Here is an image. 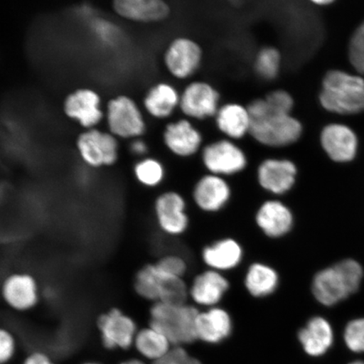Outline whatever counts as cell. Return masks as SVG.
<instances>
[{"mask_svg": "<svg viewBox=\"0 0 364 364\" xmlns=\"http://www.w3.org/2000/svg\"><path fill=\"white\" fill-rule=\"evenodd\" d=\"M363 269L353 258H343L314 274L311 292L318 306L329 311L356 294L362 284Z\"/></svg>", "mask_w": 364, "mask_h": 364, "instance_id": "obj_1", "label": "cell"}, {"mask_svg": "<svg viewBox=\"0 0 364 364\" xmlns=\"http://www.w3.org/2000/svg\"><path fill=\"white\" fill-rule=\"evenodd\" d=\"M250 120V134L267 147L289 146L301 138L303 126L297 118L272 112L264 98L254 100L247 107Z\"/></svg>", "mask_w": 364, "mask_h": 364, "instance_id": "obj_2", "label": "cell"}, {"mask_svg": "<svg viewBox=\"0 0 364 364\" xmlns=\"http://www.w3.org/2000/svg\"><path fill=\"white\" fill-rule=\"evenodd\" d=\"M199 311L190 302L151 304L149 325L162 332L173 347H186L198 341L196 321Z\"/></svg>", "mask_w": 364, "mask_h": 364, "instance_id": "obj_3", "label": "cell"}, {"mask_svg": "<svg viewBox=\"0 0 364 364\" xmlns=\"http://www.w3.org/2000/svg\"><path fill=\"white\" fill-rule=\"evenodd\" d=\"M326 111L352 115L364 111V80L341 70L327 72L318 94Z\"/></svg>", "mask_w": 364, "mask_h": 364, "instance_id": "obj_4", "label": "cell"}, {"mask_svg": "<svg viewBox=\"0 0 364 364\" xmlns=\"http://www.w3.org/2000/svg\"><path fill=\"white\" fill-rule=\"evenodd\" d=\"M133 285L135 294L151 304L189 302L188 279L168 274L156 262L139 268L135 273Z\"/></svg>", "mask_w": 364, "mask_h": 364, "instance_id": "obj_5", "label": "cell"}, {"mask_svg": "<svg viewBox=\"0 0 364 364\" xmlns=\"http://www.w3.org/2000/svg\"><path fill=\"white\" fill-rule=\"evenodd\" d=\"M109 133L117 139L142 138L147 124L144 114L135 100L127 95H118L109 100L105 111Z\"/></svg>", "mask_w": 364, "mask_h": 364, "instance_id": "obj_6", "label": "cell"}, {"mask_svg": "<svg viewBox=\"0 0 364 364\" xmlns=\"http://www.w3.org/2000/svg\"><path fill=\"white\" fill-rule=\"evenodd\" d=\"M154 215L161 233L171 238H180L188 233L192 217L188 200L175 190L159 194L154 202Z\"/></svg>", "mask_w": 364, "mask_h": 364, "instance_id": "obj_7", "label": "cell"}, {"mask_svg": "<svg viewBox=\"0 0 364 364\" xmlns=\"http://www.w3.org/2000/svg\"><path fill=\"white\" fill-rule=\"evenodd\" d=\"M75 146L86 166L93 169L111 167L119 159V143L108 131L84 130L77 136Z\"/></svg>", "mask_w": 364, "mask_h": 364, "instance_id": "obj_8", "label": "cell"}, {"mask_svg": "<svg viewBox=\"0 0 364 364\" xmlns=\"http://www.w3.org/2000/svg\"><path fill=\"white\" fill-rule=\"evenodd\" d=\"M298 177L297 166L287 159H265L256 173L259 188L269 198H286L297 186Z\"/></svg>", "mask_w": 364, "mask_h": 364, "instance_id": "obj_9", "label": "cell"}, {"mask_svg": "<svg viewBox=\"0 0 364 364\" xmlns=\"http://www.w3.org/2000/svg\"><path fill=\"white\" fill-rule=\"evenodd\" d=\"M259 231L271 240H280L292 234L296 225L293 208L283 198H268L255 213Z\"/></svg>", "mask_w": 364, "mask_h": 364, "instance_id": "obj_10", "label": "cell"}, {"mask_svg": "<svg viewBox=\"0 0 364 364\" xmlns=\"http://www.w3.org/2000/svg\"><path fill=\"white\" fill-rule=\"evenodd\" d=\"M234 190L225 177L208 174L196 181L191 200L200 213L215 215L225 210L233 198Z\"/></svg>", "mask_w": 364, "mask_h": 364, "instance_id": "obj_11", "label": "cell"}, {"mask_svg": "<svg viewBox=\"0 0 364 364\" xmlns=\"http://www.w3.org/2000/svg\"><path fill=\"white\" fill-rule=\"evenodd\" d=\"M97 330L103 347L107 350H129L134 347L138 325L122 309L112 307L97 318Z\"/></svg>", "mask_w": 364, "mask_h": 364, "instance_id": "obj_12", "label": "cell"}, {"mask_svg": "<svg viewBox=\"0 0 364 364\" xmlns=\"http://www.w3.org/2000/svg\"><path fill=\"white\" fill-rule=\"evenodd\" d=\"M189 302L199 309L220 306L231 289L225 273L204 268L188 280Z\"/></svg>", "mask_w": 364, "mask_h": 364, "instance_id": "obj_13", "label": "cell"}, {"mask_svg": "<svg viewBox=\"0 0 364 364\" xmlns=\"http://www.w3.org/2000/svg\"><path fill=\"white\" fill-rule=\"evenodd\" d=\"M202 161L209 174L225 178L243 172L248 163L243 150L230 140L207 145L203 150Z\"/></svg>", "mask_w": 364, "mask_h": 364, "instance_id": "obj_14", "label": "cell"}, {"mask_svg": "<svg viewBox=\"0 0 364 364\" xmlns=\"http://www.w3.org/2000/svg\"><path fill=\"white\" fill-rule=\"evenodd\" d=\"M101 95L90 88H79L66 95L63 111L70 120L75 121L85 130L97 129L105 117Z\"/></svg>", "mask_w": 364, "mask_h": 364, "instance_id": "obj_15", "label": "cell"}, {"mask_svg": "<svg viewBox=\"0 0 364 364\" xmlns=\"http://www.w3.org/2000/svg\"><path fill=\"white\" fill-rule=\"evenodd\" d=\"M4 302L13 311H33L40 301V288L36 277L29 272H16L4 277L1 286Z\"/></svg>", "mask_w": 364, "mask_h": 364, "instance_id": "obj_16", "label": "cell"}, {"mask_svg": "<svg viewBox=\"0 0 364 364\" xmlns=\"http://www.w3.org/2000/svg\"><path fill=\"white\" fill-rule=\"evenodd\" d=\"M163 59L171 76L177 80H186L193 76L201 65L203 51L194 40L181 36L168 45Z\"/></svg>", "mask_w": 364, "mask_h": 364, "instance_id": "obj_17", "label": "cell"}, {"mask_svg": "<svg viewBox=\"0 0 364 364\" xmlns=\"http://www.w3.org/2000/svg\"><path fill=\"white\" fill-rule=\"evenodd\" d=\"M245 252L242 244L232 236H225L203 247L200 259L205 268L229 274L242 267Z\"/></svg>", "mask_w": 364, "mask_h": 364, "instance_id": "obj_18", "label": "cell"}, {"mask_svg": "<svg viewBox=\"0 0 364 364\" xmlns=\"http://www.w3.org/2000/svg\"><path fill=\"white\" fill-rule=\"evenodd\" d=\"M296 338L303 351L313 358L321 357L334 343L333 325L328 317L316 314L299 327Z\"/></svg>", "mask_w": 364, "mask_h": 364, "instance_id": "obj_19", "label": "cell"}, {"mask_svg": "<svg viewBox=\"0 0 364 364\" xmlns=\"http://www.w3.org/2000/svg\"><path fill=\"white\" fill-rule=\"evenodd\" d=\"M234 332V318L225 307L200 309L196 321L198 341L208 345H220L230 339Z\"/></svg>", "mask_w": 364, "mask_h": 364, "instance_id": "obj_20", "label": "cell"}, {"mask_svg": "<svg viewBox=\"0 0 364 364\" xmlns=\"http://www.w3.org/2000/svg\"><path fill=\"white\" fill-rule=\"evenodd\" d=\"M220 94L211 85L203 81L189 84L181 95L179 108L186 117L203 120L216 116Z\"/></svg>", "mask_w": 364, "mask_h": 364, "instance_id": "obj_21", "label": "cell"}, {"mask_svg": "<svg viewBox=\"0 0 364 364\" xmlns=\"http://www.w3.org/2000/svg\"><path fill=\"white\" fill-rule=\"evenodd\" d=\"M243 287L254 299H267L275 295L281 286L279 270L265 262H253L245 267Z\"/></svg>", "mask_w": 364, "mask_h": 364, "instance_id": "obj_22", "label": "cell"}, {"mask_svg": "<svg viewBox=\"0 0 364 364\" xmlns=\"http://www.w3.org/2000/svg\"><path fill=\"white\" fill-rule=\"evenodd\" d=\"M112 9L122 19L140 24L162 22L171 12L169 4L163 0H115Z\"/></svg>", "mask_w": 364, "mask_h": 364, "instance_id": "obj_23", "label": "cell"}, {"mask_svg": "<svg viewBox=\"0 0 364 364\" xmlns=\"http://www.w3.org/2000/svg\"><path fill=\"white\" fill-rule=\"evenodd\" d=\"M320 141L323 150L331 161L350 162L356 156L357 136L347 126L332 124L323 127Z\"/></svg>", "mask_w": 364, "mask_h": 364, "instance_id": "obj_24", "label": "cell"}, {"mask_svg": "<svg viewBox=\"0 0 364 364\" xmlns=\"http://www.w3.org/2000/svg\"><path fill=\"white\" fill-rule=\"evenodd\" d=\"M162 139L167 149L181 158L194 156L203 142L202 134L186 119L167 124L163 131Z\"/></svg>", "mask_w": 364, "mask_h": 364, "instance_id": "obj_25", "label": "cell"}, {"mask_svg": "<svg viewBox=\"0 0 364 364\" xmlns=\"http://www.w3.org/2000/svg\"><path fill=\"white\" fill-rule=\"evenodd\" d=\"M181 95L171 84L159 82L150 87L143 99V107L154 119L169 118L179 107Z\"/></svg>", "mask_w": 364, "mask_h": 364, "instance_id": "obj_26", "label": "cell"}, {"mask_svg": "<svg viewBox=\"0 0 364 364\" xmlns=\"http://www.w3.org/2000/svg\"><path fill=\"white\" fill-rule=\"evenodd\" d=\"M215 117L218 129L229 138L242 139L250 134L252 120L247 107L237 103L226 104L218 109Z\"/></svg>", "mask_w": 364, "mask_h": 364, "instance_id": "obj_27", "label": "cell"}, {"mask_svg": "<svg viewBox=\"0 0 364 364\" xmlns=\"http://www.w3.org/2000/svg\"><path fill=\"white\" fill-rule=\"evenodd\" d=\"M134 347L141 356L156 362L166 356L173 346L162 332L148 325L136 332Z\"/></svg>", "mask_w": 364, "mask_h": 364, "instance_id": "obj_28", "label": "cell"}, {"mask_svg": "<svg viewBox=\"0 0 364 364\" xmlns=\"http://www.w3.org/2000/svg\"><path fill=\"white\" fill-rule=\"evenodd\" d=\"M133 171L136 181L146 188H158L166 178V168L156 158L140 159L135 163Z\"/></svg>", "mask_w": 364, "mask_h": 364, "instance_id": "obj_29", "label": "cell"}, {"mask_svg": "<svg viewBox=\"0 0 364 364\" xmlns=\"http://www.w3.org/2000/svg\"><path fill=\"white\" fill-rule=\"evenodd\" d=\"M282 55L279 50L272 47L264 48L257 53L255 60V70L262 79L275 80L281 70Z\"/></svg>", "mask_w": 364, "mask_h": 364, "instance_id": "obj_30", "label": "cell"}, {"mask_svg": "<svg viewBox=\"0 0 364 364\" xmlns=\"http://www.w3.org/2000/svg\"><path fill=\"white\" fill-rule=\"evenodd\" d=\"M343 339L350 351L364 353V318H353L347 323Z\"/></svg>", "mask_w": 364, "mask_h": 364, "instance_id": "obj_31", "label": "cell"}, {"mask_svg": "<svg viewBox=\"0 0 364 364\" xmlns=\"http://www.w3.org/2000/svg\"><path fill=\"white\" fill-rule=\"evenodd\" d=\"M267 107L272 112L284 114V115H292L294 107V100L288 92L284 90H273L264 97Z\"/></svg>", "mask_w": 364, "mask_h": 364, "instance_id": "obj_32", "label": "cell"}, {"mask_svg": "<svg viewBox=\"0 0 364 364\" xmlns=\"http://www.w3.org/2000/svg\"><path fill=\"white\" fill-rule=\"evenodd\" d=\"M348 55L355 70L364 75V27L362 25L350 40Z\"/></svg>", "mask_w": 364, "mask_h": 364, "instance_id": "obj_33", "label": "cell"}, {"mask_svg": "<svg viewBox=\"0 0 364 364\" xmlns=\"http://www.w3.org/2000/svg\"><path fill=\"white\" fill-rule=\"evenodd\" d=\"M153 364H202L198 358L192 356L185 347H172L166 356Z\"/></svg>", "mask_w": 364, "mask_h": 364, "instance_id": "obj_34", "label": "cell"}, {"mask_svg": "<svg viewBox=\"0 0 364 364\" xmlns=\"http://www.w3.org/2000/svg\"><path fill=\"white\" fill-rule=\"evenodd\" d=\"M16 341L12 332L6 328L0 330V361L8 363L16 353Z\"/></svg>", "mask_w": 364, "mask_h": 364, "instance_id": "obj_35", "label": "cell"}, {"mask_svg": "<svg viewBox=\"0 0 364 364\" xmlns=\"http://www.w3.org/2000/svg\"><path fill=\"white\" fill-rule=\"evenodd\" d=\"M130 150L134 156H139L141 159L146 157L149 151L148 145L145 141L140 139L132 140L130 144Z\"/></svg>", "mask_w": 364, "mask_h": 364, "instance_id": "obj_36", "label": "cell"}, {"mask_svg": "<svg viewBox=\"0 0 364 364\" xmlns=\"http://www.w3.org/2000/svg\"><path fill=\"white\" fill-rule=\"evenodd\" d=\"M24 364H54V363L47 354L43 352H33L26 358Z\"/></svg>", "mask_w": 364, "mask_h": 364, "instance_id": "obj_37", "label": "cell"}, {"mask_svg": "<svg viewBox=\"0 0 364 364\" xmlns=\"http://www.w3.org/2000/svg\"><path fill=\"white\" fill-rule=\"evenodd\" d=\"M333 1H331V0H316V1H313L316 6H328Z\"/></svg>", "mask_w": 364, "mask_h": 364, "instance_id": "obj_38", "label": "cell"}, {"mask_svg": "<svg viewBox=\"0 0 364 364\" xmlns=\"http://www.w3.org/2000/svg\"><path fill=\"white\" fill-rule=\"evenodd\" d=\"M121 364H145L144 362L139 360V359H129Z\"/></svg>", "mask_w": 364, "mask_h": 364, "instance_id": "obj_39", "label": "cell"}, {"mask_svg": "<svg viewBox=\"0 0 364 364\" xmlns=\"http://www.w3.org/2000/svg\"><path fill=\"white\" fill-rule=\"evenodd\" d=\"M350 364H364V363L363 362L357 361V362H354V363H350Z\"/></svg>", "mask_w": 364, "mask_h": 364, "instance_id": "obj_40", "label": "cell"}, {"mask_svg": "<svg viewBox=\"0 0 364 364\" xmlns=\"http://www.w3.org/2000/svg\"><path fill=\"white\" fill-rule=\"evenodd\" d=\"M85 364H100V363H86Z\"/></svg>", "mask_w": 364, "mask_h": 364, "instance_id": "obj_41", "label": "cell"}, {"mask_svg": "<svg viewBox=\"0 0 364 364\" xmlns=\"http://www.w3.org/2000/svg\"><path fill=\"white\" fill-rule=\"evenodd\" d=\"M362 26L364 27V22L363 23Z\"/></svg>", "mask_w": 364, "mask_h": 364, "instance_id": "obj_42", "label": "cell"}]
</instances>
